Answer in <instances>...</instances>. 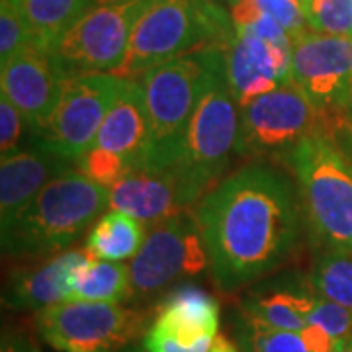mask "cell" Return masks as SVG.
<instances>
[{"instance_id": "1", "label": "cell", "mask_w": 352, "mask_h": 352, "mask_svg": "<svg viewBox=\"0 0 352 352\" xmlns=\"http://www.w3.org/2000/svg\"><path fill=\"white\" fill-rule=\"evenodd\" d=\"M302 212L292 180L268 164L219 182L196 208L215 282L237 289L288 263L302 241Z\"/></svg>"}, {"instance_id": "2", "label": "cell", "mask_w": 352, "mask_h": 352, "mask_svg": "<svg viewBox=\"0 0 352 352\" xmlns=\"http://www.w3.org/2000/svg\"><path fill=\"white\" fill-rule=\"evenodd\" d=\"M106 208H110V188L73 168L53 178L10 226L2 227V251L32 261L69 251Z\"/></svg>"}, {"instance_id": "3", "label": "cell", "mask_w": 352, "mask_h": 352, "mask_svg": "<svg viewBox=\"0 0 352 352\" xmlns=\"http://www.w3.org/2000/svg\"><path fill=\"white\" fill-rule=\"evenodd\" d=\"M237 28L217 0H153L133 28L126 59L113 75L139 78L147 71L208 45L229 47Z\"/></svg>"}, {"instance_id": "4", "label": "cell", "mask_w": 352, "mask_h": 352, "mask_svg": "<svg viewBox=\"0 0 352 352\" xmlns=\"http://www.w3.org/2000/svg\"><path fill=\"white\" fill-rule=\"evenodd\" d=\"M239 120V104L229 87L226 63L210 80L175 147L163 155L145 157L138 166L173 168L206 198L237 155Z\"/></svg>"}, {"instance_id": "5", "label": "cell", "mask_w": 352, "mask_h": 352, "mask_svg": "<svg viewBox=\"0 0 352 352\" xmlns=\"http://www.w3.org/2000/svg\"><path fill=\"white\" fill-rule=\"evenodd\" d=\"M298 180L303 217L321 249L352 251V161L327 135L302 139L284 159Z\"/></svg>"}, {"instance_id": "6", "label": "cell", "mask_w": 352, "mask_h": 352, "mask_svg": "<svg viewBox=\"0 0 352 352\" xmlns=\"http://www.w3.org/2000/svg\"><path fill=\"white\" fill-rule=\"evenodd\" d=\"M226 63V47L208 45L175 57L135 78L143 88L151 124V147L145 157L163 155L175 147L184 135L210 80Z\"/></svg>"}, {"instance_id": "7", "label": "cell", "mask_w": 352, "mask_h": 352, "mask_svg": "<svg viewBox=\"0 0 352 352\" xmlns=\"http://www.w3.org/2000/svg\"><path fill=\"white\" fill-rule=\"evenodd\" d=\"M153 0L98 4L65 32L50 53L61 78L113 75L126 59L133 28Z\"/></svg>"}, {"instance_id": "8", "label": "cell", "mask_w": 352, "mask_h": 352, "mask_svg": "<svg viewBox=\"0 0 352 352\" xmlns=\"http://www.w3.org/2000/svg\"><path fill=\"white\" fill-rule=\"evenodd\" d=\"M149 314L110 302L69 300L34 315L39 337L61 352H116L147 333Z\"/></svg>"}, {"instance_id": "9", "label": "cell", "mask_w": 352, "mask_h": 352, "mask_svg": "<svg viewBox=\"0 0 352 352\" xmlns=\"http://www.w3.org/2000/svg\"><path fill=\"white\" fill-rule=\"evenodd\" d=\"M239 110V157L284 161L302 139L321 133V112L292 78Z\"/></svg>"}, {"instance_id": "10", "label": "cell", "mask_w": 352, "mask_h": 352, "mask_svg": "<svg viewBox=\"0 0 352 352\" xmlns=\"http://www.w3.org/2000/svg\"><path fill=\"white\" fill-rule=\"evenodd\" d=\"M210 266L200 226L192 210L149 227L129 264V300H145L180 278L198 276Z\"/></svg>"}, {"instance_id": "11", "label": "cell", "mask_w": 352, "mask_h": 352, "mask_svg": "<svg viewBox=\"0 0 352 352\" xmlns=\"http://www.w3.org/2000/svg\"><path fill=\"white\" fill-rule=\"evenodd\" d=\"M122 85L124 78L118 75L63 78L50 120L32 138L78 163L98 135Z\"/></svg>"}, {"instance_id": "12", "label": "cell", "mask_w": 352, "mask_h": 352, "mask_svg": "<svg viewBox=\"0 0 352 352\" xmlns=\"http://www.w3.org/2000/svg\"><path fill=\"white\" fill-rule=\"evenodd\" d=\"M289 75L321 116L351 112L352 36L305 30L292 38Z\"/></svg>"}, {"instance_id": "13", "label": "cell", "mask_w": 352, "mask_h": 352, "mask_svg": "<svg viewBox=\"0 0 352 352\" xmlns=\"http://www.w3.org/2000/svg\"><path fill=\"white\" fill-rule=\"evenodd\" d=\"M204 194L173 168L138 166L110 188V210L124 212L151 227L188 212Z\"/></svg>"}, {"instance_id": "14", "label": "cell", "mask_w": 352, "mask_h": 352, "mask_svg": "<svg viewBox=\"0 0 352 352\" xmlns=\"http://www.w3.org/2000/svg\"><path fill=\"white\" fill-rule=\"evenodd\" d=\"M30 145L0 163V223L10 226L14 217L24 210L53 178L76 168L73 159L65 157L50 145L30 138Z\"/></svg>"}, {"instance_id": "15", "label": "cell", "mask_w": 352, "mask_h": 352, "mask_svg": "<svg viewBox=\"0 0 352 352\" xmlns=\"http://www.w3.org/2000/svg\"><path fill=\"white\" fill-rule=\"evenodd\" d=\"M96 254L88 247L69 249L45 261L25 264L12 270L2 302L10 309H45L55 303L73 300L75 272Z\"/></svg>"}, {"instance_id": "16", "label": "cell", "mask_w": 352, "mask_h": 352, "mask_svg": "<svg viewBox=\"0 0 352 352\" xmlns=\"http://www.w3.org/2000/svg\"><path fill=\"white\" fill-rule=\"evenodd\" d=\"M61 82L63 78L57 73L50 53L36 47L24 50L10 61L2 63V94H6L24 113L32 135L50 120L59 98Z\"/></svg>"}, {"instance_id": "17", "label": "cell", "mask_w": 352, "mask_h": 352, "mask_svg": "<svg viewBox=\"0 0 352 352\" xmlns=\"http://www.w3.org/2000/svg\"><path fill=\"white\" fill-rule=\"evenodd\" d=\"M90 147L122 157L131 170L143 161L151 147V124L139 80L124 78V85Z\"/></svg>"}, {"instance_id": "18", "label": "cell", "mask_w": 352, "mask_h": 352, "mask_svg": "<svg viewBox=\"0 0 352 352\" xmlns=\"http://www.w3.org/2000/svg\"><path fill=\"white\" fill-rule=\"evenodd\" d=\"M151 329L184 346L217 337L219 303L196 286H180L157 307Z\"/></svg>"}, {"instance_id": "19", "label": "cell", "mask_w": 352, "mask_h": 352, "mask_svg": "<svg viewBox=\"0 0 352 352\" xmlns=\"http://www.w3.org/2000/svg\"><path fill=\"white\" fill-rule=\"evenodd\" d=\"M22 8L34 47L51 53L71 25L78 22L88 10L98 6L96 0H16Z\"/></svg>"}, {"instance_id": "20", "label": "cell", "mask_w": 352, "mask_h": 352, "mask_svg": "<svg viewBox=\"0 0 352 352\" xmlns=\"http://www.w3.org/2000/svg\"><path fill=\"white\" fill-rule=\"evenodd\" d=\"M143 223L124 212L110 210L88 231L87 247L98 258L124 263L133 258L141 249L145 233Z\"/></svg>"}, {"instance_id": "21", "label": "cell", "mask_w": 352, "mask_h": 352, "mask_svg": "<svg viewBox=\"0 0 352 352\" xmlns=\"http://www.w3.org/2000/svg\"><path fill=\"white\" fill-rule=\"evenodd\" d=\"M314 303L315 298L307 294L280 289L264 296H254L243 303V315L272 329L300 333L309 323Z\"/></svg>"}, {"instance_id": "22", "label": "cell", "mask_w": 352, "mask_h": 352, "mask_svg": "<svg viewBox=\"0 0 352 352\" xmlns=\"http://www.w3.org/2000/svg\"><path fill=\"white\" fill-rule=\"evenodd\" d=\"M73 300L126 302L129 300V266L94 256L75 272Z\"/></svg>"}, {"instance_id": "23", "label": "cell", "mask_w": 352, "mask_h": 352, "mask_svg": "<svg viewBox=\"0 0 352 352\" xmlns=\"http://www.w3.org/2000/svg\"><path fill=\"white\" fill-rule=\"evenodd\" d=\"M311 288L323 300L352 307V251L323 249L315 261Z\"/></svg>"}, {"instance_id": "24", "label": "cell", "mask_w": 352, "mask_h": 352, "mask_svg": "<svg viewBox=\"0 0 352 352\" xmlns=\"http://www.w3.org/2000/svg\"><path fill=\"white\" fill-rule=\"evenodd\" d=\"M302 8L309 30L352 36V0H305Z\"/></svg>"}, {"instance_id": "25", "label": "cell", "mask_w": 352, "mask_h": 352, "mask_svg": "<svg viewBox=\"0 0 352 352\" xmlns=\"http://www.w3.org/2000/svg\"><path fill=\"white\" fill-rule=\"evenodd\" d=\"M34 47V38L16 0H0V63Z\"/></svg>"}, {"instance_id": "26", "label": "cell", "mask_w": 352, "mask_h": 352, "mask_svg": "<svg viewBox=\"0 0 352 352\" xmlns=\"http://www.w3.org/2000/svg\"><path fill=\"white\" fill-rule=\"evenodd\" d=\"M241 339H245L249 352H311L300 333L272 329L247 317Z\"/></svg>"}, {"instance_id": "27", "label": "cell", "mask_w": 352, "mask_h": 352, "mask_svg": "<svg viewBox=\"0 0 352 352\" xmlns=\"http://www.w3.org/2000/svg\"><path fill=\"white\" fill-rule=\"evenodd\" d=\"M76 170H80L82 175L90 178L92 182L102 184L112 188L118 180H122L124 176L131 170V166L122 157L113 155L104 149L90 147L76 163Z\"/></svg>"}, {"instance_id": "28", "label": "cell", "mask_w": 352, "mask_h": 352, "mask_svg": "<svg viewBox=\"0 0 352 352\" xmlns=\"http://www.w3.org/2000/svg\"><path fill=\"white\" fill-rule=\"evenodd\" d=\"M309 323L325 329L337 344L352 337V307L315 298L314 309L309 314Z\"/></svg>"}, {"instance_id": "29", "label": "cell", "mask_w": 352, "mask_h": 352, "mask_svg": "<svg viewBox=\"0 0 352 352\" xmlns=\"http://www.w3.org/2000/svg\"><path fill=\"white\" fill-rule=\"evenodd\" d=\"M25 135L32 138V129L24 113L14 106L6 94H0V155L8 157L20 151Z\"/></svg>"}, {"instance_id": "30", "label": "cell", "mask_w": 352, "mask_h": 352, "mask_svg": "<svg viewBox=\"0 0 352 352\" xmlns=\"http://www.w3.org/2000/svg\"><path fill=\"white\" fill-rule=\"evenodd\" d=\"M261 12L268 14L286 30L289 38H296L309 30L302 4L298 0H254Z\"/></svg>"}, {"instance_id": "31", "label": "cell", "mask_w": 352, "mask_h": 352, "mask_svg": "<svg viewBox=\"0 0 352 352\" xmlns=\"http://www.w3.org/2000/svg\"><path fill=\"white\" fill-rule=\"evenodd\" d=\"M214 340H204V342H198L194 346H184L176 340L168 339L161 335L159 331L155 329H147V333L143 335V351L145 352H210L212 351V344Z\"/></svg>"}, {"instance_id": "32", "label": "cell", "mask_w": 352, "mask_h": 352, "mask_svg": "<svg viewBox=\"0 0 352 352\" xmlns=\"http://www.w3.org/2000/svg\"><path fill=\"white\" fill-rule=\"evenodd\" d=\"M300 335H302L305 344L309 346L311 352H335V349L339 346L335 340L331 339V335L325 329H321L319 325H314V323H307L300 331Z\"/></svg>"}, {"instance_id": "33", "label": "cell", "mask_w": 352, "mask_h": 352, "mask_svg": "<svg viewBox=\"0 0 352 352\" xmlns=\"http://www.w3.org/2000/svg\"><path fill=\"white\" fill-rule=\"evenodd\" d=\"M0 352H28V351H25V342L22 337H16V335H4Z\"/></svg>"}, {"instance_id": "34", "label": "cell", "mask_w": 352, "mask_h": 352, "mask_svg": "<svg viewBox=\"0 0 352 352\" xmlns=\"http://www.w3.org/2000/svg\"><path fill=\"white\" fill-rule=\"evenodd\" d=\"M210 352H239V351H237V346H235L231 340L227 339V337L217 335L214 340V344H212V351Z\"/></svg>"}, {"instance_id": "35", "label": "cell", "mask_w": 352, "mask_h": 352, "mask_svg": "<svg viewBox=\"0 0 352 352\" xmlns=\"http://www.w3.org/2000/svg\"><path fill=\"white\" fill-rule=\"evenodd\" d=\"M335 352H352V337L344 342H340L339 346L335 349Z\"/></svg>"}, {"instance_id": "36", "label": "cell", "mask_w": 352, "mask_h": 352, "mask_svg": "<svg viewBox=\"0 0 352 352\" xmlns=\"http://www.w3.org/2000/svg\"><path fill=\"white\" fill-rule=\"evenodd\" d=\"M98 4H110V2H122V0H96Z\"/></svg>"}, {"instance_id": "37", "label": "cell", "mask_w": 352, "mask_h": 352, "mask_svg": "<svg viewBox=\"0 0 352 352\" xmlns=\"http://www.w3.org/2000/svg\"><path fill=\"white\" fill-rule=\"evenodd\" d=\"M129 352H145V351H143V349H141V351H129Z\"/></svg>"}, {"instance_id": "38", "label": "cell", "mask_w": 352, "mask_h": 352, "mask_svg": "<svg viewBox=\"0 0 352 352\" xmlns=\"http://www.w3.org/2000/svg\"><path fill=\"white\" fill-rule=\"evenodd\" d=\"M298 2H300V4H303V2H305V0H298Z\"/></svg>"}, {"instance_id": "39", "label": "cell", "mask_w": 352, "mask_h": 352, "mask_svg": "<svg viewBox=\"0 0 352 352\" xmlns=\"http://www.w3.org/2000/svg\"><path fill=\"white\" fill-rule=\"evenodd\" d=\"M34 352H38V351H34Z\"/></svg>"}, {"instance_id": "40", "label": "cell", "mask_w": 352, "mask_h": 352, "mask_svg": "<svg viewBox=\"0 0 352 352\" xmlns=\"http://www.w3.org/2000/svg\"><path fill=\"white\" fill-rule=\"evenodd\" d=\"M351 112H352V110H351Z\"/></svg>"}]
</instances>
